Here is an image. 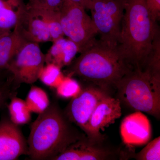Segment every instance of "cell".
I'll return each instance as SVG.
<instances>
[{"label": "cell", "mask_w": 160, "mask_h": 160, "mask_svg": "<svg viewBox=\"0 0 160 160\" xmlns=\"http://www.w3.org/2000/svg\"><path fill=\"white\" fill-rule=\"evenodd\" d=\"M67 67V76L78 77L110 92L124 76L133 69L118 44L101 39H96Z\"/></svg>", "instance_id": "6da1fadb"}, {"label": "cell", "mask_w": 160, "mask_h": 160, "mask_svg": "<svg viewBox=\"0 0 160 160\" xmlns=\"http://www.w3.org/2000/svg\"><path fill=\"white\" fill-rule=\"evenodd\" d=\"M58 105L50 104L32 123L27 143L32 160H53L86 135L72 125Z\"/></svg>", "instance_id": "7a4b0ae2"}, {"label": "cell", "mask_w": 160, "mask_h": 160, "mask_svg": "<svg viewBox=\"0 0 160 160\" xmlns=\"http://www.w3.org/2000/svg\"><path fill=\"white\" fill-rule=\"evenodd\" d=\"M158 29L146 0H126L118 45L133 69H145Z\"/></svg>", "instance_id": "3957f363"}, {"label": "cell", "mask_w": 160, "mask_h": 160, "mask_svg": "<svg viewBox=\"0 0 160 160\" xmlns=\"http://www.w3.org/2000/svg\"><path fill=\"white\" fill-rule=\"evenodd\" d=\"M115 89L121 103L159 119L160 77L146 69H134L117 83Z\"/></svg>", "instance_id": "277c9868"}, {"label": "cell", "mask_w": 160, "mask_h": 160, "mask_svg": "<svg viewBox=\"0 0 160 160\" xmlns=\"http://www.w3.org/2000/svg\"><path fill=\"white\" fill-rule=\"evenodd\" d=\"M59 12L64 35L77 45L81 53L96 39L93 21L84 8L70 0H63Z\"/></svg>", "instance_id": "5b68a950"}, {"label": "cell", "mask_w": 160, "mask_h": 160, "mask_svg": "<svg viewBox=\"0 0 160 160\" xmlns=\"http://www.w3.org/2000/svg\"><path fill=\"white\" fill-rule=\"evenodd\" d=\"M126 0H94L90 10L100 39L118 44Z\"/></svg>", "instance_id": "8992f818"}, {"label": "cell", "mask_w": 160, "mask_h": 160, "mask_svg": "<svg viewBox=\"0 0 160 160\" xmlns=\"http://www.w3.org/2000/svg\"><path fill=\"white\" fill-rule=\"evenodd\" d=\"M45 54L39 43L26 42L12 60L7 69L11 73L14 86L25 83L32 84L38 79L45 66Z\"/></svg>", "instance_id": "52a82bcc"}, {"label": "cell", "mask_w": 160, "mask_h": 160, "mask_svg": "<svg viewBox=\"0 0 160 160\" xmlns=\"http://www.w3.org/2000/svg\"><path fill=\"white\" fill-rule=\"evenodd\" d=\"M109 96H111L110 92L94 84H90L82 88L80 94L71 99L64 113L71 122L84 132L96 107L102 100Z\"/></svg>", "instance_id": "ba28073f"}, {"label": "cell", "mask_w": 160, "mask_h": 160, "mask_svg": "<svg viewBox=\"0 0 160 160\" xmlns=\"http://www.w3.org/2000/svg\"><path fill=\"white\" fill-rule=\"evenodd\" d=\"M102 141H94L85 135L68 146L54 160H110L120 158L119 148L108 146Z\"/></svg>", "instance_id": "9c48e42d"}, {"label": "cell", "mask_w": 160, "mask_h": 160, "mask_svg": "<svg viewBox=\"0 0 160 160\" xmlns=\"http://www.w3.org/2000/svg\"><path fill=\"white\" fill-rule=\"evenodd\" d=\"M121 115L122 107L119 100L109 96L102 100L96 107L84 133L92 140L103 141L105 140V136L100 131L114 123Z\"/></svg>", "instance_id": "30bf717a"}, {"label": "cell", "mask_w": 160, "mask_h": 160, "mask_svg": "<svg viewBox=\"0 0 160 160\" xmlns=\"http://www.w3.org/2000/svg\"><path fill=\"white\" fill-rule=\"evenodd\" d=\"M14 29L27 42L40 43L51 42L45 14L42 10L28 8L20 15Z\"/></svg>", "instance_id": "8fae6325"}, {"label": "cell", "mask_w": 160, "mask_h": 160, "mask_svg": "<svg viewBox=\"0 0 160 160\" xmlns=\"http://www.w3.org/2000/svg\"><path fill=\"white\" fill-rule=\"evenodd\" d=\"M28 155V146L17 125L9 119L0 121V160H15Z\"/></svg>", "instance_id": "7c38bea8"}, {"label": "cell", "mask_w": 160, "mask_h": 160, "mask_svg": "<svg viewBox=\"0 0 160 160\" xmlns=\"http://www.w3.org/2000/svg\"><path fill=\"white\" fill-rule=\"evenodd\" d=\"M120 132L123 142L128 147L143 146L151 139V124L142 112L136 111L124 118Z\"/></svg>", "instance_id": "4fadbf2b"}, {"label": "cell", "mask_w": 160, "mask_h": 160, "mask_svg": "<svg viewBox=\"0 0 160 160\" xmlns=\"http://www.w3.org/2000/svg\"><path fill=\"white\" fill-rule=\"evenodd\" d=\"M78 52L77 45L69 39L61 38L52 42L45 54L46 64L52 63L61 68L69 66Z\"/></svg>", "instance_id": "5bb4252c"}, {"label": "cell", "mask_w": 160, "mask_h": 160, "mask_svg": "<svg viewBox=\"0 0 160 160\" xmlns=\"http://www.w3.org/2000/svg\"><path fill=\"white\" fill-rule=\"evenodd\" d=\"M26 42L14 29L0 38V73L7 69L12 60Z\"/></svg>", "instance_id": "9a60e30c"}, {"label": "cell", "mask_w": 160, "mask_h": 160, "mask_svg": "<svg viewBox=\"0 0 160 160\" xmlns=\"http://www.w3.org/2000/svg\"><path fill=\"white\" fill-rule=\"evenodd\" d=\"M26 8L25 0H0V29L11 31Z\"/></svg>", "instance_id": "2e32d148"}, {"label": "cell", "mask_w": 160, "mask_h": 160, "mask_svg": "<svg viewBox=\"0 0 160 160\" xmlns=\"http://www.w3.org/2000/svg\"><path fill=\"white\" fill-rule=\"evenodd\" d=\"M8 105L9 119L15 125H25L31 121V112L26 102L16 97H12Z\"/></svg>", "instance_id": "e0dca14e"}, {"label": "cell", "mask_w": 160, "mask_h": 160, "mask_svg": "<svg viewBox=\"0 0 160 160\" xmlns=\"http://www.w3.org/2000/svg\"><path fill=\"white\" fill-rule=\"evenodd\" d=\"M25 102L32 112L38 114L44 112L50 105L46 92L37 86H32Z\"/></svg>", "instance_id": "ac0fdd59"}, {"label": "cell", "mask_w": 160, "mask_h": 160, "mask_svg": "<svg viewBox=\"0 0 160 160\" xmlns=\"http://www.w3.org/2000/svg\"><path fill=\"white\" fill-rule=\"evenodd\" d=\"M64 77L61 67L52 63H48L40 71L38 79L46 86L56 89Z\"/></svg>", "instance_id": "d6986e66"}, {"label": "cell", "mask_w": 160, "mask_h": 160, "mask_svg": "<svg viewBox=\"0 0 160 160\" xmlns=\"http://www.w3.org/2000/svg\"><path fill=\"white\" fill-rule=\"evenodd\" d=\"M128 158L131 156V158L137 160H160V137L157 138L152 140L141 151L137 153L133 152H128L126 153L123 151V158H125L126 156Z\"/></svg>", "instance_id": "ffe728a7"}, {"label": "cell", "mask_w": 160, "mask_h": 160, "mask_svg": "<svg viewBox=\"0 0 160 160\" xmlns=\"http://www.w3.org/2000/svg\"><path fill=\"white\" fill-rule=\"evenodd\" d=\"M58 96L64 99H72L76 97L82 90L79 83L72 77L66 76L56 88Z\"/></svg>", "instance_id": "44dd1931"}, {"label": "cell", "mask_w": 160, "mask_h": 160, "mask_svg": "<svg viewBox=\"0 0 160 160\" xmlns=\"http://www.w3.org/2000/svg\"><path fill=\"white\" fill-rule=\"evenodd\" d=\"M46 17L51 42L64 38L61 21L59 11L42 10Z\"/></svg>", "instance_id": "7402d4cb"}, {"label": "cell", "mask_w": 160, "mask_h": 160, "mask_svg": "<svg viewBox=\"0 0 160 160\" xmlns=\"http://www.w3.org/2000/svg\"><path fill=\"white\" fill-rule=\"evenodd\" d=\"M63 0H28L27 7L45 11H59Z\"/></svg>", "instance_id": "603a6c76"}, {"label": "cell", "mask_w": 160, "mask_h": 160, "mask_svg": "<svg viewBox=\"0 0 160 160\" xmlns=\"http://www.w3.org/2000/svg\"><path fill=\"white\" fill-rule=\"evenodd\" d=\"M2 77L0 78V109L4 107L9 98L12 96V87L14 86L13 78L9 72L5 80Z\"/></svg>", "instance_id": "cb8c5ba5"}, {"label": "cell", "mask_w": 160, "mask_h": 160, "mask_svg": "<svg viewBox=\"0 0 160 160\" xmlns=\"http://www.w3.org/2000/svg\"><path fill=\"white\" fill-rule=\"evenodd\" d=\"M147 7L154 22L160 19V0H146Z\"/></svg>", "instance_id": "d4e9b609"}, {"label": "cell", "mask_w": 160, "mask_h": 160, "mask_svg": "<svg viewBox=\"0 0 160 160\" xmlns=\"http://www.w3.org/2000/svg\"><path fill=\"white\" fill-rule=\"evenodd\" d=\"M72 2L76 3L79 6H81L84 9H91L92 3L94 0H70Z\"/></svg>", "instance_id": "484cf974"}, {"label": "cell", "mask_w": 160, "mask_h": 160, "mask_svg": "<svg viewBox=\"0 0 160 160\" xmlns=\"http://www.w3.org/2000/svg\"><path fill=\"white\" fill-rule=\"evenodd\" d=\"M11 31L10 30H3V29H0V38Z\"/></svg>", "instance_id": "4316f807"}, {"label": "cell", "mask_w": 160, "mask_h": 160, "mask_svg": "<svg viewBox=\"0 0 160 160\" xmlns=\"http://www.w3.org/2000/svg\"><path fill=\"white\" fill-rule=\"evenodd\" d=\"M3 73V72H1V73H0V78H1V77H2V76Z\"/></svg>", "instance_id": "83f0119b"}]
</instances>
